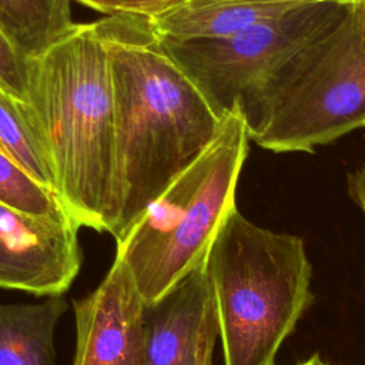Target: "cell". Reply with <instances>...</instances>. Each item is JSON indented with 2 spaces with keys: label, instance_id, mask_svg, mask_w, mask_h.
Returning a JSON list of instances; mask_svg holds the SVG:
<instances>
[{
  "label": "cell",
  "instance_id": "obj_16",
  "mask_svg": "<svg viewBox=\"0 0 365 365\" xmlns=\"http://www.w3.org/2000/svg\"><path fill=\"white\" fill-rule=\"evenodd\" d=\"M218 317H217V308H215V301L214 295L211 297L205 317L201 325V332L198 338V345H197V355H195V365H212V352H214V345L218 338Z\"/></svg>",
  "mask_w": 365,
  "mask_h": 365
},
{
  "label": "cell",
  "instance_id": "obj_11",
  "mask_svg": "<svg viewBox=\"0 0 365 365\" xmlns=\"http://www.w3.org/2000/svg\"><path fill=\"white\" fill-rule=\"evenodd\" d=\"M67 302L0 304V365H54V332Z\"/></svg>",
  "mask_w": 365,
  "mask_h": 365
},
{
  "label": "cell",
  "instance_id": "obj_2",
  "mask_svg": "<svg viewBox=\"0 0 365 365\" xmlns=\"http://www.w3.org/2000/svg\"><path fill=\"white\" fill-rule=\"evenodd\" d=\"M71 221L110 232L114 215V120L110 60L94 23H76L26 58V96L16 101Z\"/></svg>",
  "mask_w": 365,
  "mask_h": 365
},
{
  "label": "cell",
  "instance_id": "obj_19",
  "mask_svg": "<svg viewBox=\"0 0 365 365\" xmlns=\"http://www.w3.org/2000/svg\"><path fill=\"white\" fill-rule=\"evenodd\" d=\"M86 7H90L96 11H100L101 14H108L111 10L117 6L120 0H74Z\"/></svg>",
  "mask_w": 365,
  "mask_h": 365
},
{
  "label": "cell",
  "instance_id": "obj_6",
  "mask_svg": "<svg viewBox=\"0 0 365 365\" xmlns=\"http://www.w3.org/2000/svg\"><path fill=\"white\" fill-rule=\"evenodd\" d=\"M346 4L305 3L227 37L177 40L155 34L214 113L222 118L238 106L248 128L298 57L342 16Z\"/></svg>",
  "mask_w": 365,
  "mask_h": 365
},
{
  "label": "cell",
  "instance_id": "obj_4",
  "mask_svg": "<svg viewBox=\"0 0 365 365\" xmlns=\"http://www.w3.org/2000/svg\"><path fill=\"white\" fill-rule=\"evenodd\" d=\"M250 141L247 123L234 106L202 154L115 241V257L131 271L147 307L205 261L220 227L237 207Z\"/></svg>",
  "mask_w": 365,
  "mask_h": 365
},
{
  "label": "cell",
  "instance_id": "obj_10",
  "mask_svg": "<svg viewBox=\"0 0 365 365\" xmlns=\"http://www.w3.org/2000/svg\"><path fill=\"white\" fill-rule=\"evenodd\" d=\"M301 4L305 3H185L147 17L160 37L212 38L232 36L252 24L282 16Z\"/></svg>",
  "mask_w": 365,
  "mask_h": 365
},
{
  "label": "cell",
  "instance_id": "obj_17",
  "mask_svg": "<svg viewBox=\"0 0 365 365\" xmlns=\"http://www.w3.org/2000/svg\"><path fill=\"white\" fill-rule=\"evenodd\" d=\"M187 1L190 0H120L117 6L111 10V13H137L144 16H153L181 6Z\"/></svg>",
  "mask_w": 365,
  "mask_h": 365
},
{
  "label": "cell",
  "instance_id": "obj_21",
  "mask_svg": "<svg viewBox=\"0 0 365 365\" xmlns=\"http://www.w3.org/2000/svg\"><path fill=\"white\" fill-rule=\"evenodd\" d=\"M298 365H331V364L322 361L321 355H319L318 352H315V354H312L307 361H304V362H301V364H298Z\"/></svg>",
  "mask_w": 365,
  "mask_h": 365
},
{
  "label": "cell",
  "instance_id": "obj_14",
  "mask_svg": "<svg viewBox=\"0 0 365 365\" xmlns=\"http://www.w3.org/2000/svg\"><path fill=\"white\" fill-rule=\"evenodd\" d=\"M0 145L31 178L50 190L43 163L30 140L16 100L0 90Z\"/></svg>",
  "mask_w": 365,
  "mask_h": 365
},
{
  "label": "cell",
  "instance_id": "obj_22",
  "mask_svg": "<svg viewBox=\"0 0 365 365\" xmlns=\"http://www.w3.org/2000/svg\"><path fill=\"white\" fill-rule=\"evenodd\" d=\"M0 150H1V151H3V148H1V145H0ZM3 153H4V151H3ZM4 154H6V153H4ZM6 155H7V154H6Z\"/></svg>",
  "mask_w": 365,
  "mask_h": 365
},
{
  "label": "cell",
  "instance_id": "obj_3",
  "mask_svg": "<svg viewBox=\"0 0 365 365\" xmlns=\"http://www.w3.org/2000/svg\"><path fill=\"white\" fill-rule=\"evenodd\" d=\"M225 365H275L282 342L314 304L301 237L275 232L234 207L205 258Z\"/></svg>",
  "mask_w": 365,
  "mask_h": 365
},
{
  "label": "cell",
  "instance_id": "obj_9",
  "mask_svg": "<svg viewBox=\"0 0 365 365\" xmlns=\"http://www.w3.org/2000/svg\"><path fill=\"white\" fill-rule=\"evenodd\" d=\"M212 297L205 261L147 307L144 365H195L197 345Z\"/></svg>",
  "mask_w": 365,
  "mask_h": 365
},
{
  "label": "cell",
  "instance_id": "obj_18",
  "mask_svg": "<svg viewBox=\"0 0 365 365\" xmlns=\"http://www.w3.org/2000/svg\"><path fill=\"white\" fill-rule=\"evenodd\" d=\"M346 190L349 198L365 215V164L358 165L346 175Z\"/></svg>",
  "mask_w": 365,
  "mask_h": 365
},
{
  "label": "cell",
  "instance_id": "obj_5",
  "mask_svg": "<svg viewBox=\"0 0 365 365\" xmlns=\"http://www.w3.org/2000/svg\"><path fill=\"white\" fill-rule=\"evenodd\" d=\"M364 127L365 0H352L298 57L248 134L272 153H314Z\"/></svg>",
  "mask_w": 365,
  "mask_h": 365
},
{
  "label": "cell",
  "instance_id": "obj_13",
  "mask_svg": "<svg viewBox=\"0 0 365 365\" xmlns=\"http://www.w3.org/2000/svg\"><path fill=\"white\" fill-rule=\"evenodd\" d=\"M0 202L33 215L54 218L68 217L54 194L34 178H31L1 150Z\"/></svg>",
  "mask_w": 365,
  "mask_h": 365
},
{
  "label": "cell",
  "instance_id": "obj_15",
  "mask_svg": "<svg viewBox=\"0 0 365 365\" xmlns=\"http://www.w3.org/2000/svg\"><path fill=\"white\" fill-rule=\"evenodd\" d=\"M0 90L16 101L26 96V57L0 27Z\"/></svg>",
  "mask_w": 365,
  "mask_h": 365
},
{
  "label": "cell",
  "instance_id": "obj_8",
  "mask_svg": "<svg viewBox=\"0 0 365 365\" xmlns=\"http://www.w3.org/2000/svg\"><path fill=\"white\" fill-rule=\"evenodd\" d=\"M73 308L74 365H144L147 304L123 259Z\"/></svg>",
  "mask_w": 365,
  "mask_h": 365
},
{
  "label": "cell",
  "instance_id": "obj_12",
  "mask_svg": "<svg viewBox=\"0 0 365 365\" xmlns=\"http://www.w3.org/2000/svg\"><path fill=\"white\" fill-rule=\"evenodd\" d=\"M73 0H0V27L27 58L74 27Z\"/></svg>",
  "mask_w": 365,
  "mask_h": 365
},
{
  "label": "cell",
  "instance_id": "obj_20",
  "mask_svg": "<svg viewBox=\"0 0 365 365\" xmlns=\"http://www.w3.org/2000/svg\"><path fill=\"white\" fill-rule=\"evenodd\" d=\"M234 1H285V3H312L322 0H190L187 3H234ZM338 1H352V0H338ZM185 4V3H184Z\"/></svg>",
  "mask_w": 365,
  "mask_h": 365
},
{
  "label": "cell",
  "instance_id": "obj_1",
  "mask_svg": "<svg viewBox=\"0 0 365 365\" xmlns=\"http://www.w3.org/2000/svg\"><path fill=\"white\" fill-rule=\"evenodd\" d=\"M110 60L114 120V215L120 240L214 140L218 117L163 47L147 16L93 21Z\"/></svg>",
  "mask_w": 365,
  "mask_h": 365
},
{
  "label": "cell",
  "instance_id": "obj_7",
  "mask_svg": "<svg viewBox=\"0 0 365 365\" xmlns=\"http://www.w3.org/2000/svg\"><path fill=\"white\" fill-rule=\"evenodd\" d=\"M78 225L68 217L33 215L0 202V287L60 297L81 267Z\"/></svg>",
  "mask_w": 365,
  "mask_h": 365
}]
</instances>
